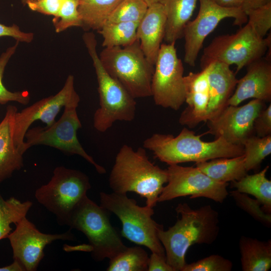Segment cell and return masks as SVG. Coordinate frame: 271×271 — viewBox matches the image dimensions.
<instances>
[{
	"mask_svg": "<svg viewBox=\"0 0 271 271\" xmlns=\"http://www.w3.org/2000/svg\"><path fill=\"white\" fill-rule=\"evenodd\" d=\"M175 210L180 218L167 230L160 229L158 235L167 263L174 271H182L191 246L211 244L216 240L219 231V216L210 205L193 209L186 203H180Z\"/></svg>",
	"mask_w": 271,
	"mask_h": 271,
	"instance_id": "1",
	"label": "cell"
},
{
	"mask_svg": "<svg viewBox=\"0 0 271 271\" xmlns=\"http://www.w3.org/2000/svg\"><path fill=\"white\" fill-rule=\"evenodd\" d=\"M168 181L166 170L152 163L146 149L136 151L127 145L119 149L109 177L113 192H134L146 199V205L153 208L158 202L164 184Z\"/></svg>",
	"mask_w": 271,
	"mask_h": 271,
	"instance_id": "2",
	"label": "cell"
},
{
	"mask_svg": "<svg viewBox=\"0 0 271 271\" xmlns=\"http://www.w3.org/2000/svg\"><path fill=\"white\" fill-rule=\"evenodd\" d=\"M202 136L196 135L193 131L184 127L176 137L154 133L144 141L143 147L169 165L232 158L244 154L243 146L232 144L221 137L212 142H204L201 139Z\"/></svg>",
	"mask_w": 271,
	"mask_h": 271,
	"instance_id": "3",
	"label": "cell"
},
{
	"mask_svg": "<svg viewBox=\"0 0 271 271\" xmlns=\"http://www.w3.org/2000/svg\"><path fill=\"white\" fill-rule=\"evenodd\" d=\"M83 42L92 60L98 82L99 107L93 115L94 128L104 132L116 121H132L137 109L136 98L104 68L96 51L95 37L87 36Z\"/></svg>",
	"mask_w": 271,
	"mask_h": 271,
	"instance_id": "4",
	"label": "cell"
},
{
	"mask_svg": "<svg viewBox=\"0 0 271 271\" xmlns=\"http://www.w3.org/2000/svg\"><path fill=\"white\" fill-rule=\"evenodd\" d=\"M99 198L100 205L120 220L123 237L138 245L145 246L152 252L166 256L158 235V230L163 226L152 218L153 208L140 206L126 194L100 192Z\"/></svg>",
	"mask_w": 271,
	"mask_h": 271,
	"instance_id": "5",
	"label": "cell"
},
{
	"mask_svg": "<svg viewBox=\"0 0 271 271\" xmlns=\"http://www.w3.org/2000/svg\"><path fill=\"white\" fill-rule=\"evenodd\" d=\"M107 212L86 195L73 210L67 224L85 235L89 241L87 250L97 261L110 259L127 247L111 224Z\"/></svg>",
	"mask_w": 271,
	"mask_h": 271,
	"instance_id": "6",
	"label": "cell"
},
{
	"mask_svg": "<svg viewBox=\"0 0 271 271\" xmlns=\"http://www.w3.org/2000/svg\"><path fill=\"white\" fill-rule=\"evenodd\" d=\"M99 57L108 73L134 98L152 96L154 65L146 58L138 40L124 47L104 48Z\"/></svg>",
	"mask_w": 271,
	"mask_h": 271,
	"instance_id": "7",
	"label": "cell"
},
{
	"mask_svg": "<svg viewBox=\"0 0 271 271\" xmlns=\"http://www.w3.org/2000/svg\"><path fill=\"white\" fill-rule=\"evenodd\" d=\"M269 34L260 37L248 22L236 33L219 35L204 48L200 59L201 69L216 61L230 66L235 65L236 72L253 61L262 58L270 47Z\"/></svg>",
	"mask_w": 271,
	"mask_h": 271,
	"instance_id": "8",
	"label": "cell"
},
{
	"mask_svg": "<svg viewBox=\"0 0 271 271\" xmlns=\"http://www.w3.org/2000/svg\"><path fill=\"white\" fill-rule=\"evenodd\" d=\"M90 188L85 173L59 166L54 169L49 182L36 190L35 196L39 203L55 215L60 224L67 225L73 210Z\"/></svg>",
	"mask_w": 271,
	"mask_h": 271,
	"instance_id": "9",
	"label": "cell"
},
{
	"mask_svg": "<svg viewBox=\"0 0 271 271\" xmlns=\"http://www.w3.org/2000/svg\"><path fill=\"white\" fill-rule=\"evenodd\" d=\"M77 108L74 106H65L62 116L51 125L29 129L25 136L27 140L24 142L22 152L24 154L33 146H50L69 155L81 156L93 165L99 174H104L105 168L86 153L77 138V132L82 124Z\"/></svg>",
	"mask_w": 271,
	"mask_h": 271,
	"instance_id": "10",
	"label": "cell"
},
{
	"mask_svg": "<svg viewBox=\"0 0 271 271\" xmlns=\"http://www.w3.org/2000/svg\"><path fill=\"white\" fill-rule=\"evenodd\" d=\"M175 43H162L154 65L151 93L155 103L177 110L185 102L184 67Z\"/></svg>",
	"mask_w": 271,
	"mask_h": 271,
	"instance_id": "11",
	"label": "cell"
},
{
	"mask_svg": "<svg viewBox=\"0 0 271 271\" xmlns=\"http://www.w3.org/2000/svg\"><path fill=\"white\" fill-rule=\"evenodd\" d=\"M199 10L196 17L185 26L183 33L184 38L185 63L195 66L199 53L206 37L223 19H234L233 25L242 26L247 22V17L241 8H226L214 0H198Z\"/></svg>",
	"mask_w": 271,
	"mask_h": 271,
	"instance_id": "12",
	"label": "cell"
},
{
	"mask_svg": "<svg viewBox=\"0 0 271 271\" xmlns=\"http://www.w3.org/2000/svg\"><path fill=\"white\" fill-rule=\"evenodd\" d=\"M166 170L167 184L164 187L158 202L190 196L191 199L204 197L222 203L229 194L227 183L215 181L196 167L172 164Z\"/></svg>",
	"mask_w": 271,
	"mask_h": 271,
	"instance_id": "13",
	"label": "cell"
},
{
	"mask_svg": "<svg viewBox=\"0 0 271 271\" xmlns=\"http://www.w3.org/2000/svg\"><path fill=\"white\" fill-rule=\"evenodd\" d=\"M80 101L74 87V78L69 75L62 88L56 94L43 98L31 105L16 112L14 119V141L22 154L26 133L31 125L36 120H41L51 125L56 121V117L63 107H78Z\"/></svg>",
	"mask_w": 271,
	"mask_h": 271,
	"instance_id": "14",
	"label": "cell"
},
{
	"mask_svg": "<svg viewBox=\"0 0 271 271\" xmlns=\"http://www.w3.org/2000/svg\"><path fill=\"white\" fill-rule=\"evenodd\" d=\"M16 228L8 236L13 250V259L24 271H35L44 256L46 246L56 240H74L70 229L61 234L40 232L26 217L15 224Z\"/></svg>",
	"mask_w": 271,
	"mask_h": 271,
	"instance_id": "15",
	"label": "cell"
},
{
	"mask_svg": "<svg viewBox=\"0 0 271 271\" xmlns=\"http://www.w3.org/2000/svg\"><path fill=\"white\" fill-rule=\"evenodd\" d=\"M264 102L253 99L240 106L228 105L215 117L207 120V133L221 137L233 145L243 146L254 132L253 122L263 109Z\"/></svg>",
	"mask_w": 271,
	"mask_h": 271,
	"instance_id": "16",
	"label": "cell"
},
{
	"mask_svg": "<svg viewBox=\"0 0 271 271\" xmlns=\"http://www.w3.org/2000/svg\"><path fill=\"white\" fill-rule=\"evenodd\" d=\"M246 68V73L238 79L236 89L229 99L228 105L237 106L249 98L270 102L271 64L269 59L261 58L248 65Z\"/></svg>",
	"mask_w": 271,
	"mask_h": 271,
	"instance_id": "17",
	"label": "cell"
},
{
	"mask_svg": "<svg viewBox=\"0 0 271 271\" xmlns=\"http://www.w3.org/2000/svg\"><path fill=\"white\" fill-rule=\"evenodd\" d=\"M185 100L187 106L179 118L181 125L195 127L200 122L207 121V112L209 98L207 69L194 73L189 72L184 76Z\"/></svg>",
	"mask_w": 271,
	"mask_h": 271,
	"instance_id": "18",
	"label": "cell"
},
{
	"mask_svg": "<svg viewBox=\"0 0 271 271\" xmlns=\"http://www.w3.org/2000/svg\"><path fill=\"white\" fill-rule=\"evenodd\" d=\"M166 24L165 8L161 3L150 5L137 29V38L148 61L155 65L162 41L164 39Z\"/></svg>",
	"mask_w": 271,
	"mask_h": 271,
	"instance_id": "19",
	"label": "cell"
},
{
	"mask_svg": "<svg viewBox=\"0 0 271 271\" xmlns=\"http://www.w3.org/2000/svg\"><path fill=\"white\" fill-rule=\"evenodd\" d=\"M205 67L207 69L209 89L207 121L216 116L228 105L238 79L230 66L224 63L215 61Z\"/></svg>",
	"mask_w": 271,
	"mask_h": 271,
	"instance_id": "20",
	"label": "cell"
},
{
	"mask_svg": "<svg viewBox=\"0 0 271 271\" xmlns=\"http://www.w3.org/2000/svg\"><path fill=\"white\" fill-rule=\"evenodd\" d=\"M17 111L15 106H8L5 115L0 122V184L24 166L23 155L15 146L13 138Z\"/></svg>",
	"mask_w": 271,
	"mask_h": 271,
	"instance_id": "21",
	"label": "cell"
},
{
	"mask_svg": "<svg viewBox=\"0 0 271 271\" xmlns=\"http://www.w3.org/2000/svg\"><path fill=\"white\" fill-rule=\"evenodd\" d=\"M198 0H162L166 14L164 40L176 43L183 38L184 29L190 21Z\"/></svg>",
	"mask_w": 271,
	"mask_h": 271,
	"instance_id": "22",
	"label": "cell"
},
{
	"mask_svg": "<svg viewBox=\"0 0 271 271\" xmlns=\"http://www.w3.org/2000/svg\"><path fill=\"white\" fill-rule=\"evenodd\" d=\"M243 271H267L271 267V241L242 236L239 242Z\"/></svg>",
	"mask_w": 271,
	"mask_h": 271,
	"instance_id": "23",
	"label": "cell"
},
{
	"mask_svg": "<svg viewBox=\"0 0 271 271\" xmlns=\"http://www.w3.org/2000/svg\"><path fill=\"white\" fill-rule=\"evenodd\" d=\"M196 167L215 181L227 183L246 176L244 155L232 158H216L196 163Z\"/></svg>",
	"mask_w": 271,
	"mask_h": 271,
	"instance_id": "24",
	"label": "cell"
},
{
	"mask_svg": "<svg viewBox=\"0 0 271 271\" xmlns=\"http://www.w3.org/2000/svg\"><path fill=\"white\" fill-rule=\"evenodd\" d=\"M269 166L259 172L247 174L238 181L231 183V186L237 191L253 196L259 202L262 210L271 214V181L266 177Z\"/></svg>",
	"mask_w": 271,
	"mask_h": 271,
	"instance_id": "25",
	"label": "cell"
},
{
	"mask_svg": "<svg viewBox=\"0 0 271 271\" xmlns=\"http://www.w3.org/2000/svg\"><path fill=\"white\" fill-rule=\"evenodd\" d=\"M122 0H78L82 27L99 30Z\"/></svg>",
	"mask_w": 271,
	"mask_h": 271,
	"instance_id": "26",
	"label": "cell"
},
{
	"mask_svg": "<svg viewBox=\"0 0 271 271\" xmlns=\"http://www.w3.org/2000/svg\"><path fill=\"white\" fill-rule=\"evenodd\" d=\"M139 23H106L98 31L102 36L104 48L124 47L133 44L137 40V29Z\"/></svg>",
	"mask_w": 271,
	"mask_h": 271,
	"instance_id": "27",
	"label": "cell"
},
{
	"mask_svg": "<svg viewBox=\"0 0 271 271\" xmlns=\"http://www.w3.org/2000/svg\"><path fill=\"white\" fill-rule=\"evenodd\" d=\"M32 206L31 201L21 202L13 197L5 200L0 194V240L8 238L13 229L11 225L26 217Z\"/></svg>",
	"mask_w": 271,
	"mask_h": 271,
	"instance_id": "28",
	"label": "cell"
},
{
	"mask_svg": "<svg viewBox=\"0 0 271 271\" xmlns=\"http://www.w3.org/2000/svg\"><path fill=\"white\" fill-rule=\"evenodd\" d=\"M149 257L142 247H126L116 256L109 259L108 271L148 270Z\"/></svg>",
	"mask_w": 271,
	"mask_h": 271,
	"instance_id": "29",
	"label": "cell"
},
{
	"mask_svg": "<svg viewBox=\"0 0 271 271\" xmlns=\"http://www.w3.org/2000/svg\"><path fill=\"white\" fill-rule=\"evenodd\" d=\"M243 146L246 170H255L271 154V134L264 137L252 135L244 141Z\"/></svg>",
	"mask_w": 271,
	"mask_h": 271,
	"instance_id": "30",
	"label": "cell"
},
{
	"mask_svg": "<svg viewBox=\"0 0 271 271\" xmlns=\"http://www.w3.org/2000/svg\"><path fill=\"white\" fill-rule=\"evenodd\" d=\"M148 7L144 0H122L111 14L107 22L140 23Z\"/></svg>",
	"mask_w": 271,
	"mask_h": 271,
	"instance_id": "31",
	"label": "cell"
},
{
	"mask_svg": "<svg viewBox=\"0 0 271 271\" xmlns=\"http://www.w3.org/2000/svg\"><path fill=\"white\" fill-rule=\"evenodd\" d=\"M19 42L16 41L0 56V104H5L10 101H16L23 105H27L30 96L27 91L12 92L8 90L3 83V77L6 67L12 56L15 54Z\"/></svg>",
	"mask_w": 271,
	"mask_h": 271,
	"instance_id": "32",
	"label": "cell"
},
{
	"mask_svg": "<svg viewBox=\"0 0 271 271\" xmlns=\"http://www.w3.org/2000/svg\"><path fill=\"white\" fill-rule=\"evenodd\" d=\"M78 0H63L53 24L56 33H60L73 27H82V22L78 10Z\"/></svg>",
	"mask_w": 271,
	"mask_h": 271,
	"instance_id": "33",
	"label": "cell"
},
{
	"mask_svg": "<svg viewBox=\"0 0 271 271\" xmlns=\"http://www.w3.org/2000/svg\"><path fill=\"white\" fill-rule=\"evenodd\" d=\"M230 194L238 207L263 225L267 227L270 226L271 214L266 213L262 210L258 201L237 190L230 192Z\"/></svg>",
	"mask_w": 271,
	"mask_h": 271,
	"instance_id": "34",
	"label": "cell"
},
{
	"mask_svg": "<svg viewBox=\"0 0 271 271\" xmlns=\"http://www.w3.org/2000/svg\"><path fill=\"white\" fill-rule=\"evenodd\" d=\"M232 262L218 254H212L195 262L186 263L182 271H230Z\"/></svg>",
	"mask_w": 271,
	"mask_h": 271,
	"instance_id": "35",
	"label": "cell"
},
{
	"mask_svg": "<svg viewBox=\"0 0 271 271\" xmlns=\"http://www.w3.org/2000/svg\"><path fill=\"white\" fill-rule=\"evenodd\" d=\"M247 22L257 34L264 38L271 28V3L245 13Z\"/></svg>",
	"mask_w": 271,
	"mask_h": 271,
	"instance_id": "36",
	"label": "cell"
},
{
	"mask_svg": "<svg viewBox=\"0 0 271 271\" xmlns=\"http://www.w3.org/2000/svg\"><path fill=\"white\" fill-rule=\"evenodd\" d=\"M63 0H36L27 4L32 11L56 17Z\"/></svg>",
	"mask_w": 271,
	"mask_h": 271,
	"instance_id": "37",
	"label": "cell"
},
{
	"mask_svg": "<svg viewBox=\"0 0 271 271\" xmlns=\"http://www.w3.org/2000/svg\"><path fill=\"white\" fill-rule=\"evenodd\" d=\"M253 129L257 136L264 137L271 134V104L263 108L254 119Z\"/></svg>",
	"mask_w": 271,
	"mask_h": 271,
	"instance_id": "38",
	"label": "cell"
},
{
	"mask_svg": "<svg viewBox=\"0 0 271 271\" xmlns=\"http://www.w3.org/2000/svg\"><path fill=\"white\" fill-rule=\"evenodd\" d=\"M5 36L12 37L19 43H30L34 38V33L23 32L16 24L6 26L0 23V37Z\"/></svg>",
	"mask_w": 271,
	"mask_h": 271,
	"instance_id": "39",
	"label": "cell"
},
{
	"mask_svg": "<svg viewBox=\"0 0 271 271\" xmlns=\"http://www.w3.org/2000/svg\"><path fill=\"white\" fill-rule=\"evenodd\" d=\"M148 271H174L167 263L166 256L152 252L149 258Z\"/></svg>",
	"mask_w": 271,
	"mask_h": 271,
	"instance_id": "40",
	"label": "cell"
},
{
	"mask_svg": "<svg viewBox=\"0 0 271 271\" xmlns=\"http://www.w3.org/2000/svg\"><path fill=\"white\" fill-rule=\"evenodd\" d=\"M270 3L271 0H243L242 9L245 13L249 10L262 7Z\"/></svg>",
	"mask_w": 271,
	"mask_h": 271,
	"instance_id": "41",
	"label": "cell"
},
{
	"mask_svg": "<svg viewBox=\"0 0 271 271\" xmlns=\"http://www.w3.org/2000/svg\"><path fill=\"white\" fill-rule=\"evenodd\" d=\"M219 5L226 8H241L243 0H214Z\"/></svg>",
	"mask_w": 271,
	"mask_h": 271,
	"instance_id": "42",
	"label": "cell"
},
{
	"mask_svg": "<svg viewBox=\"0 0 271 271\" xmlns=\"http://www.w3.org/2000/svg\"><path fill=\"white\" fill-rule=\"evenodd\" d=\"M0 271H24L22 266L16 260L7 266L0 267Z\"/></svg>",
	"mask_w": 271,
	"mask_h": 271,
	"instance_id": "43",
	"label": "cell"
},
{
	"mask_svg": "<svg viewBox=\"0 0 271 271\" xmlns=\"http://www.w3.org/2000/svg\"><path fill=\"white\" fill-rule=\"evenodd\" d=\"M148 5L149 6L150 5L156 3H161L162 0H144Z\"/></svg>",
	"mask_w": 271,
	"mask_h": 271,
	"instance_id": "44",
	"label": "cell"
},
{
	"mask_svg": "<svg viewBox=\"0 0 271 271\" xmlns=\"http://www.w3.org/2000/svg\"><path fill=\"white\" fill-rule=\"evenodd\" d=\"M36 0H22V3L25 5H27V4L29 2H33Z\"/></svg>",
	"mask_w": 271,
	"mask_h": 271,
	"instance_id": "45",
	"label": "cell"
}]
</instances>
